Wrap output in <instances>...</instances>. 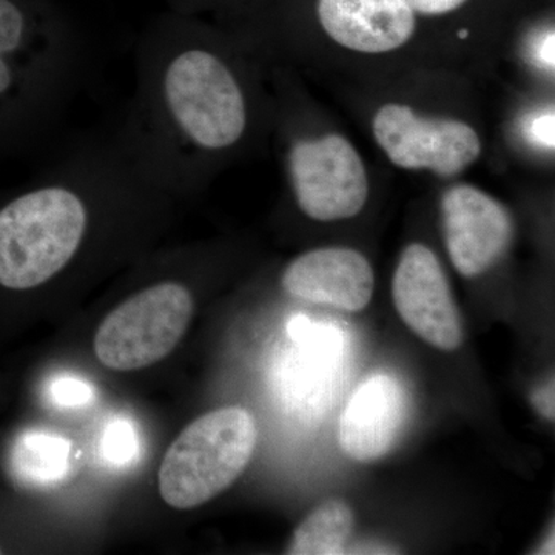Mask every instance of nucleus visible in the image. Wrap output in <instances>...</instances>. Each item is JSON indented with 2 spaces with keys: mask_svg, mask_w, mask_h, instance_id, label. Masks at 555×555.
<instances>
[{
  "mask_svg": "<svg viewBox=\"0 0 555 555\" xmlns=\"http://www.w3.org/2000/svg\"><path fill=\"white\" fill-rule=\"evenodd\" d=\"M211 2H215V0H164L167 10L185 14V16H196L201 10L206 9Z\"/></svg>",
  "mask_w": 555,
  "mask_h": 555,
  "instance_id": "412c9836",
  "label": "nucleus"
},
{
  "mask_svg": "<svg viewBox=\"0 0 555 555\" xmlns=\"http://www.w3.org/2000/svg\"><path fill=\"white\" fill-rule=\"evenodd\" d=\"M0 201V287L35 291L79 258L96 219L163 192L112 137L87 139Z\"/></svg>",
  "mask_w": 555,
  "mask_h": 555,
  "instance_id": "f03ea898",
  "label": "nucleus"
},
{
  "mask_svg": "<svg viewBox=\"0 0 555 555\" xmlns=\"http://www.w3.org/2000/svg\"><path fill=\"white\" fill-rule=\"evenodd\" d=\"M444 243L460 275L494 268L514 238V219L502 203L474 185L460 184L441 198Z\"/></svg>",
  "mask_w": 555,
  "mask_h": 555,
  "instance_id": "1a4fd4ad",
  "label": "nucleus"
},
{
  "mask_svg": "<svg viewBox=\"0 0 555 555\" xmlns=\"http://www.w3.org/2000/svg\"><path fill=\"white\" fill-rule=\"evenodd\" d=\"M288 175L302 214L317 221L357 217L369 195L363 160L339 134L295 142L287 156Z\"/></svg>",
  "mask_w": 555,
  "mask_h": 555,
  "instance_id": "423d86ee",
  "label": "nucleus"
},
{
  "mask_svg": "<svg viewBox=\"0 0 555 555\" xmlns=\"http://www.w3.org/2000/svg\"><path fill=\"white\" fill-rule=\"evenodd\" d=\"M195 299L178 280L141 288L102 321L94 352L113 371H138L173 352L192 321Z\"/></svg>",
  "mask_w": 555,
  "mask_h": 555,
  "instance_id": "39448f33",
  "label": "nucleus"
},
{
  "mask_svg": "<svg viewBox=\"0 0 555 555\" xmlns=\"http://www.w3.org/2000/svg\"><path fill=\"white\" fill-rule=\"evenodd\" d=\"M251 127L243 73L196 16L166 13L142 33L133 93L115 131L150 181L169 196L189 192Z\"/></svg>",
  "mask_w": 555,
  "mask_h": 555,
  "instance_id": "f257e3e1",
  "label": "nucleus"
},
{
  "mask_svg": "<svg viewBox=\"0 0 555 555\" xmlns=\"http://www.w3.org/2000/svg\"><path fill=\"white\" fill-rule=\"evenodd\" d=\"M374 137L397 167L426 169L444 178L462 173L481 153L480 138L469 124L422 118L401 104H387L378 109Z\"/></svg>",
  "mask_w": 555,
  "mask_h": 555,
  "instance_id": "0eeeda50",
  "label": "nucleus"
},
{
  "mask_svg": "<svg viewBox=\"0 0 555 555\" xmlns=\"http://www.w3.org/2000/svg\"><path fill=\"white\" fill-rule=\"evenodd\" d=\"M398 315L423 341L444 352L463 343V320L440 259L423 244L404 248L392 280Z\"/></svg>",
  "mask_w": 555,
  "mask_h": 555,
  "instance_id": "6e6552de",
  "label": "nucleus"
},
{
  "mask_svg": "<svg viewBox=\"0 0 555 555\" xmlns=\"http://www.w3.org/2000/svg\"><path fill=\"white\" fill-rule=\"evenodd\" d=\"M51 397L61 406H82L93 400V387L79 378H57L51 385Z\"/></svg>",
  "mask_w": 555,
  "mask_h": 555,
  "instance_id": "dca6fc26",
  "label": "nucleus"
},
{
  "mask_svg": "<svg viewBox=\"0 0 555 555\" xmlns=\"http://www.w3.org/2000/svg\"><path fill=\"white\" fill-rule=\"evenodd\" d=\"M258 441L250 411L228 406L190 423L167 449L159 469V492L175 509L210 502L238 480Z\"/></svg>",
  "mask_w": 555,
  "mask_h": 555,
  "instance_id": "20e7f679",
  "label": "nucleus"
},
{
  "mask_svg": "<svg viewBox=\"0 0 555 555\" xmlns=\"http://www.w3.org/2000/svg\"><path fill=\"white\" fill-rule=\"evenodd\" d=\"M318 20L339 46L369 54L400 49L416 27L403 0H318Z\"/></svg>",
  "mask_w": 555,
  "mask_h": 555,
  "instance_id": "f8f14e48",
  "label": "nucleus"
},
{
  "mask_svg": "<svg viewBox=\"0 0 555 555\" xmlns=\"http://www.w3.org/2000/svg\"><path fill=\"white\" fill-rule=\"evenodd\" d=\"M554 389V377H551L540 383L531 392L532 406L547 422H554L555 418Z\"/></svg>",
  "mask_w": 555,
  "mask_h": 555,
  "instance_id": "6ab92c4d",
  "label": "nucleus"
},
{
  "mask_svg": "<svg viewBox=\"0 0 555 555\" xmlns=\"http://www.w3.org/2000/svg\"><path fill=\"white\" fill-rule=\"evenodd\" d=\"M0 554H2V550H0Z\"/></svg>",
  "mask_w": 555,
  "mask_h": 555,
  "instance_id": "4be33fe9",
  "label": "nucleus"
},
{
  "mask_svg": "<svg viewBox=\"0 0 555 555\" xmlns=\"http://www.w3.org/2000/svg\"><path fill=\"white\" fill-rule=\"evenodd\" d=\"M409 414L406 387L387 372L358 385L338 422V444L356 462L383 459L396 447Z\"/></svg>",
  "mask_w": 555,
  "mask_h": 555,
  "instance_id": "9d476101",
  "label": "nucleus"
},
{
  "mask_svg": "<svg viewBox=\"0 0 555 555\" xmlns=\"http://www.w3.org/2000/svg\"><path fill=\"white\" fill-rule=\"evenodd\" d=\"M72 441L57 434L31 430L17 441L13 469L25 485L53 488L62 483L69 470Z\"/></svg>",
  "mask_w": 555,
  "mask_h": 555,
  "instance_id": "ddd939ff",
  "label": "nucleus"
},
{
  "mask_svg": "<svg viewBox=\"0 0 555 555\" xmlns=\"http://www.w3.org/2000/svg\"><path fill=\"white\" fill-rule=\"evenodd\" d=\"M416 16H443L465 5L467 0H403Z\"/></svg>",
  "mask_w": 555,
  "mask_h": 555,
  "instance_id": "a211bd4d",
  "label": "nucleus"
},
{
  "mask_svg": "<svg viewBox=\"0 0 555 555\" xmlns=\"http://www.w3.org/2000/svg\"><path fill=\"white\" fill-rule=\"evenodd\" d=\"M353 526L356 516L352 507L343 500H327L313 509L295 529L286 554H346L347 543L353 534Z\"/></svg>",
  "mask_w": 555,
  "mask_h": 555,
  "instance_id": "4468645a",
  "label": "nucleus"
},
{
  "mask_svg": "<svg viewBox=\"0 0 555 555\" xmlns=\"http://www.w3.org/2000/svg\"><path fill=\"white\" fill-rule=\"evenodd\" d=\"M102 455L113 465H126L138 452L137 434L126 420H116L105 429L101 443Z\"/></svg>",
  "mask_w": 555,
  "mask_h": 555,
  "instance_id": "2eb2a0df",
  "label": "nucleus"
},
{
  "mask_svg": "<svg viewBox=\"0 0 555 555\" xmlns=\"http://www.w3.org/2000/svg\"><path fill=\"white\" fill-rule=\"evenodd\" d=\"M86 64L82 36L54 0H0V164L49 137Z\"/></svg>",
  "mask_w": 555,
  "mask_h": 555,
  "instance_id": "7ed1b4c3",
  "label": "nucleus"
},
{
  "mask_svg": "<svg viewBox=\"0 0 555 555\" xmlns=\"http://www.w3.org/2000/svg\"><path fill=\"white\" fill-rule=\"evenodd\" d=\"M281 286L295 298L360 312L374 295L375 275L367 258L353 248H317L287 266Z\"/></svg>",
  "mask_w": 555,
  "mask_h": 555,
  "instance_id": "9b49d317",
  "label": "nucleus"
},
{
  "mask_svg": "<svg viewBox=\"0 0 555 555\" xmlns=\"http://www.w3.org/2000/svg\"><path fill=\"white\" fill-rule=\"evenodd\" d=\"M554 109H546V112L539 113L534 118L529 120L528 133L529 141L534 142L535 145L546 150L554 149Z\"/></svg>",
  "mask_w": 555,
  "mask_h": 555,
  "instance_id": "f3484780",
  "label": "nucleus"
},
{
  "mask_svg": "<svg viewBox=\"0 0 555 555\" xmlns=\"http://www.w3.org/2000/svg\"><path fill=\"white\" fill-rule=\"evenodd\" d=\"M554 30L545 33L542 39L537 40L535 57L542 67L554 69Z\"/></svg>",
  "mask_w": 555,
  "mask_h": 555,
  "instance_id": "aec40b11",
  "label": "nucleus"
}]
</instances>
